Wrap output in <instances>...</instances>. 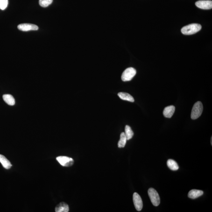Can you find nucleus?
<instances>
[{"label":"nucleus","instance_id":"1","mask_svg":"<svg viewBox=\"0 0 212 212\" xmlns=\"http://www.w3.org/2000/svg\"><path fill=\"white\" fill-rule=\"evenodd\" d=\"M201 29V25L198 24H191L184 26L181 32L185 35H191L196 33Z\"/></svg>","mask_w":212,"mask_h":212},{"label":"nucleus","instance_id":"2","mask_svg":"<svg viewBox=\"0 0 212 212\" xmlns=\"http://www.w3.org/2000/svg\"><path fill=\"white\" fill-rule=\"evenodd\" d=\"M203 107L200 101H198L194 104L191 113V118L193 120L197 119L200 117L202 114Z\"/></svg>","mask_w":212,"mask_h":212},{"label":"nucleus","instance_id":"3","mask_svg":"<svg viewBox=\"0 0 212 212\" xmlns=\"http://www.w3.org/2000/svg\"><path fill=\"white\" fill-rule=\"evenodd\" d=\"M148 193L152 204L154 206H159L160 199L158 192L154 189L151 188L149 189Z\"/></svg>","mask_w":212,"mask_h":212},{"label":"nucleus","instance_id":"4","mask_svg":"<svg viewBox=\"0 0 212 212\" xmlns=\"http://www.w3.org/2000/svg\"><path fill=\"white\" fill-rule=\"evenodd\" d=\"M136 74V70L132 67L126 69L122 75V80L123 81H130L132 80Z\"/></svg>","mask_w":212,"mask_h":212},{"label":"nucleus","instance_id":"5","mask_svg":"<svg viewBox=\"0 0 212 212\" xmlns=\"http://www.w3.org/2000/svg\"><path fill=\"white\" fill-rule=\"evenodd\" d=\"M56 159L62 166H71L74 163V160L73 158L65 156L58 157Z\"/></svg>","mask_w":212,"mask_h":212},{"label":"nucleus","instance_id":"6","mask_svg":"<svg viewBox=\"0 0 212 212\" xmlns=\"http://www.w3.org/2000/svg\"><path fill=\"white\" fill-rule=\"evenodd\" d=\"M134 205L137 211L142 210L143 208V202L140 196L137 193H134L133 195Z\"/></svg>","mask_w":212,"mask_h":212},{"label":"nucleus","instance_id":"7","mask_svg":"<svg viewBox=\"0 0 212 212\" xmlns=\"http://www.w3.org/2000/svg\"><path fill=\"white\" fill-rule=\"evenodd\" d=\"M195 5L197 7L203 10H209L212 8V1H205L201 0L197 1Z\"/></svg>","mask_w":212,"mask_h":212},{"label":"nucleus","instance_id":"8","mask_svg":"<svg viewBox=\"0 0 212 212\" xmlns=\"http://www.w3.org/2000/svg\"><path fill=\"white\" fill-rule=\"evenodd\" d=\"M18 30L21 31H27L31 30H38V26L35 24H29V23H24L19 24L18 26Z\"/></svg>","mask_w":212,"mask_h":212},{"label":"nucleus","instance_id":"9","mask_svg":"<svg viewBox=\"0 0 212 212\" xmlns=\"http://www.w3.org/2000/svg\"><path fill=\"white\" fill-rule=\"evenodd\" d=\"M175 110V107L173 105L168 106L164 109L163 115L166 118H171Z\"/></svg>","mask_w":212,"mask_h":212},{"label":"nucleus","instance_id":"10","mask_svg":"<svg viewBox=\"0 0 212 212\" xmlns=\"http://www.w3.org/2000/svg\"><path fill=\"white\" fill-rule=\"evenodd\" d=\"M69 210L68 205L64 202L60 203L55 208L56 212H68Z\"/></svg>","mask_w":212,"mask_h":212},{"label":"nucleus","instance_id":"11","mask_svg":"<svg viewBox=\"0 0 212 212\" xmlns=\"http://www.w3.org/2000/svg\"><path fill=\"white\" fill-rule=\"evenodd\" d=\"M203 194V192L199 190L193 189L190 191L188 193V196L191 199H196L198 198Z\"/></svg>","mask_w":212,"mask_h":212},{"label":"nucleus","instance_id":"12","mask_svg":"<svg viewBox=\"0 0 212 212\" xmlns=\"http://www.w3.org/2000/svg\"><path fill=\"white\" fill-rule=\"evenodd\" d=\"M0 162L3 167L6 169L11 168L12 165L9 160L3 155L0 154Z\"/></svg>","mask_w":212,"mask_h":212},{"label":"nucleus","instance_id":"13","mask_svg":"<svg viewBox=\"0 0 212 212\" xmlns=\"http://www.w3.org/2000/svg\"><path fill=\"white\" fill-rule=\"evenodd\" d=\"M4 101L9 105L13 106L15 104V100L13 96L10 94H5L3 95Z\"/></svg>","mask_w":212,"mask_h":212},{"label":"nucleus","instance_id":"14","mask_svg":"<svg viewBox=\"0 0 212 212\" xmlns=\"http://www.w3.org/2000/svg\"><path fill=\"white\" fill-rule=\"evenodd\" d=\"M118 95L122 100H126L131 102H134V100L133 97L128 93L120 92L118 93Z\"/></svg>","mask_w":212,"mask_h":212},{"label":"nucleus","instance_id":"15","mask_svg":"<svg viewBox=\"0 0 212 212\" xmlns=\"http://www.w3.org/2000/svg\"><path fill=\"white\" fill-rule=\"evenodd\" d=\"M167 165L169 168L172 171H177L179 169L177 163L173 159H169L167 161Z\"/></svg>","mask_w":212,"mask_h":212},{"label":"nucleus","instance_id":"16","mask_svg":"<svg viewBox=\"0 0 212 212\" xmlns=\"http://www.w3.org/2000/svg\"><path fill=\"white\" fill-rule=\"evenodd\" d=\"M127 138L124 132H122L120 135V138L118 143V147L119 148H123L126 144Z\"/></svg>","mask_w":212,"mask_h":212},{"label":"nucleus","instance_id":"17","mask_svg":"<svg viewBox=\"0 0 212 212\" xmlns=\"http://www.w3.org/2000/svg\"><path fill=\"white\" fill-rule=\"evenodd\" d=\"M125 134L126 136L127 140L131 139L134 135V132L131 128L129 125H126L125 127Z\"/></svg>","mask_w":212,"mask_h":212},{"label":"nucleus","instance_id":"18","mask_svg":"<svg viewBox=\"0 0 212 212\" xmlns=\"http://www.w3.org/2000/svg\"><path fill=\"white\" fill-rule=\"evenodd\" d=\"M53 2V0H39V4L43 7L46 8L49 6Z\"/></svg>","mask_w":212,"mask_h":212},{"label":"nucleus","instance_id":"19","mask_svg":"<svg viewBox=\"0 0 212 212\" xmlns=\"http://www.w3.org/2000/svg\"><path fill=\"white\" fill-rule=\"evenodd\" d=\"M9 1L8 0H0V9L4 10L7 7Z\"/></svg>","mask_w":212,"mask_h":212},{"label":"nucleus","instance_id":"20","mask_svg":"<svg viewBox=\"0 0 212 212\" xmlns=\"http://www.w3.org/2000/svg\"><path fill=\"white\" fill-rule=\"evenodd\" d=\"M212 137H211V145L212 144Z\"/></svg>","mask_w":212,"mask_h":212}]
</instances>
